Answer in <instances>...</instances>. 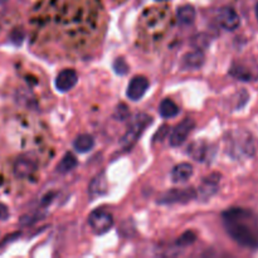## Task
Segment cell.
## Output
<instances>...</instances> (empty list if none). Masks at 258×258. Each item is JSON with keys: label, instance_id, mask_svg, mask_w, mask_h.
Wrapping results in <instances>:
<instances>
[{"label": "cell", "instance_id": "52a82bcc", "mask_svg": "<svg viewBox=\"0 0 258 258\" xmlns=\"http://www.w3.org/2000/svg\"><path fill=\"white\" fill-rule=\"evenodd\" d=\"M218 22L226 30H236L241 24V19H239L238 14L234 9L229 7L222 8L218 12Z\"/></svg>", "mask_w": 258, "mask_h": 258}, {"label": "cell", "instance_id": "4fadbf2b", "mask_svg": "<svg viewBox=\"0 0 258 258\" xmlns=\"http://www.w3.org/2000/svg\"><path fill=\"white\" fill-rule=\"evenodd\" d=\"M196 17V9L191 5H183L176 12V19H178L179 24L183 25V27H188V25L193 24Z\"/></svg>", "mask_w": 258, "mask_h": 258}, {"label": "cell", "instance_id": "5bb4252c", "mask_svg": "<svg viewBox=\"0 0 258 258\" xmlns=\"http://www.w3.org/2000/svg\"><path fill=\"white\" fill-rule=\"evenodd\" d=\"M209 146L207 145L204 141H196L190 145V148L188 149V153L194 160L197 161H204L208 156Z\"/></svg>", "mask_w": 258, "mask_h": 258}, {"label": "cell", "instance_id": "44dd1931", "mask_svg": "<svg viewBox=\"0 0 258 258\" xmlns=\"http://www.w3.org/2000/svg\"><path fill=\"white\" fill-rule=\"evenodd\" d=\"M168 136H169V126L163 125L160 128H159L158 133L154 135V143H156V141L161 143V141L165 140V138H168Z\"/></svg>", "mask_w": 258, "mask_h": 258}, {"label": "cell", "instance_id": "5b68a950", "mask_svg": "<svg viewBox=\"0 0 258 258\" xmlns=\"http://www.w3.org/2000/svg\"><path fill=\"white\" fill-rule=\"evenodd\" d=\"M194 126H196V121L193 118H185L181 122H179V125H176V127L174 128L171 135L169 136V143H170V145L180 146L181 144H184V141L186 140V138L191 133Z\"/></svg>", "mask_w": 258, "mask_h": 258}, {"label": "cell", "instance_id": "7c38bea8", "mask_svg": "<svg viewBox=\"0 0 258 258\" xmlns=\"http://www.w3.org/2000/svg\"><path fill=\"white\" fill-rule=\"evenodd\" d=\"M193 175V166L188 163H180L174 166L171 171V180L174 183H184L190 179Z\"/></svg>", "mask_w": 258, "mask_h": 258}, {"label": "cell", "instance_id": "6da1fadb", "mask_svg": "<svg viewBox=\"0 0 258 258\" xmlns=\"http://www.w3.org/2000/svg\"><path fill=\"white\" fill-rule=\"evenodd\" d=\"M249 212L244 209L236 208L226 212L223 214L224 227H226L227 233L231 236L234 242L246 248H257L258 238L248 227V224L244 222V219L248 218Z\"/></svg>", "mask_w": 258, "mask_h": 258}, {"label": "cell", "instance_id": "ac0fdd59", "mask_svg": "<svg viewBox=\"0 0 258 258\" xmlns=\"http://www.w3.org/2000/svg\"><path fill=\"white\" fill-rule=\"evenodd\" d=\"M106 186H107V184H106L103 175L96 176V179H93V181L91 183L90 193L92 194V196H100V194L106 193V190H107Z\"/></svg>", "mask_w": 258, "mask_h": 258}, {"label": "cell", "instance_id": "30bf717a", "mask_svg": "<svg viewBox=\"0 0 258 258\" xmlns=\"http://www.w3.org/2000/svg\"><path fill=\"white\" fill-rule=\"evenodd\" d=\"M219 181H221V175L219 174H212V175L207 176L202 183L199 191L203 198H211L213 194L217 193L219 188Z\"/></svg>", "mask_w": 258, "mask_h": 258}, {"label": "cell", "instance_id": "8992f818", "mask_svg": "<svg viewBox=\"0 0 258 258\" xmlns=\"http://www.w3.org/2000/svg\"><path fill=\"white\" fill-rule=\"evenodd\" d=\"M149 88V81L148 78L144 76H136L128 83L127 91H126V96L130 98L131 101H139Z\"/></svg>", "mask_w": 258, "mask_h": 258}, {"label": "cell", "instance_id": "7a4b0ae2", "mask_svg": "<svg viewBox=\"0 0 258 258\" xmlns=\"http://www.w3.org/2000/svg\"><path fill=\"white\" fill-rule=\"evenodd\" d=\"M151 123V117L146 113H139L130 122L127 131L121 140V146L123 149H131V146L138 141V139L143 135L146 126Z\"/></svg>", "mask_w": 258, "mask_h": 258}, {"label": "cell", "instance_id": "e0dca14e", "mask_svg": "<svg viewBox=\"0 0 258 258\" xmlns=\"http://www.w3.org/2000/svg\"><path fill=\"white\" fill-rule=\"evenodd\" d=\"M76 166H77V159H76L72 154L68 153L63 156V159L60 160V163L58 164L57 170L59 171V173L64 174V173H68V171L73 170Z\"/></svg>", "mask_w": 258, "mask_h": 258}, {"label": "cell", "instance_id": "7402d4cb", "mask_svg": "<svg viewBox=\"0 0 258 258\" xmlns=\"http://www.w3.org/2000/svg\"><path fill=\"white\" fill-rule=\"evenodd\" d=\"M113 67H115V71L118 73V75H125L128 70L127 64H126V62L122 59V58H118V59L115 62V64H113Z\"/></svg>", "mask_w": 258, "mask_h": 258}, {"label": "cell", "instance_id": "2e32d148", "mask_svg": "<svg viewBox=\"0 0 258 258\" xmlns=\"http://www.w3.org/2000/svg\"><path fill=\"white\" fill-rule=\"evenodd\" d=\"M159 112H160V115L164 118H170L178 115L179 107L176 106V103L174 101L165 98V100L161 101L160 106H159Z\"/></svg>", "mask_w": 258, "mask_h": 258}, {"label": "cell", "instance_id": "cb8c5ba5", "mask_svg": "<svg viewBox=\"0 0 258 258\" xmlns=\"http://www.w3.org/2000/svg\"><path fill=\"white\" fill-rule=\"evenodd\" d=\"M256 17H257V19H258V4H257V7H256Z\"/></svg>", "mask_w": 258, "mask_h": 258}, {"label": "cell", "instance_id": "277c9868", "mask_svg": "<svg viewBox=\"0 0 258 258\" xmlns=\"http://www.w3.org/2000/svg\"><path fill=\"white\" fill-rule=\"evenodd\" d=\"M197 197V193L194 189H173V190H169L166 193H164L163 196L159 198V203L160 204H183L188 203V202L193 201Z\"/></svg>", "mask_w": 258, "mask_h": 258}, {"label": "cell", "instance_id": "ffe728a7", "mask_svg": "<svg viewBox=\"0 0 258 258\" xmlns=\"http://www.w3.org/2000/svg\"><path fill=\"white\" fill-rule=\"evenodd\" d=\"M232 75L241 81H249L252 78V75L244 67H234L232 70Z\"/></svg>", "mask_w": 258, "mask_h": 258}, {"label": "cell", "instance_id": "484cf974", "mask_svg": "<svg viewBox=\"0 0 258 258\" xmlns=\"http://www.w3.org/2000/svg\"><path fill=\"white\" fill-rule=\"evenodd\" d=\"M158 2H165V0H158Z\"/></svg>", "mask_w": 258, "mask_h": 258}, {"label": "cell", "instance_id": "9c48e42d", "mask_svg": "<svg viewBox=\"0 0 258 258\" xmlns=\"http://www.w3.org/2000/svg\"><path fill=\"white\" fill-rule=\"evenodd\" d=\"M37 169V164L29 158H19L14 164V174L18 178H28Z\"/></svg>", "mask_w": 258, "mask_h": 258}, {"label": "cell", "instance_id": "d4e9b609", "mask_svg": "<svg viewBox=\"0 0 258 258\" xmlns=\"http://www.w3.org/2000/svg\"><path fill=\"white\" fill-rule=\"evenodd\" d=\"M5 2H7V0H0V4H4Z\"/></svg>", "mask_w": 258, "mask_h": 258}, {"label": "cell", "instance_id": "ba28073f", "mask_svg": "<svg viewBox=\"0 0 258 258\" xmlns=\"http://www.w3.org/2000/svg\"><path fill=\"white\" fill-rule=\"evenodd\" d=\"M77 81L78 77L75 70H63L58 73L55 78V88L59 92H67L75 87Z\"/></svg>", "mask_w": 258, "mask_h": 258}, {"label": "cell", "instance_id": "8fae6325", "mask_svg": "<svg viewBox=\"0 0 258 258\" xmlns=\"http://www.w3.org/2000/svg\"><path fill=\"white\" fill-rule=\"evenodd\" d=\"M204 54L202 50H194V52L186 53L181 60V66L184 70H198L204 64Z\"/></svg>", "mask_w": 258, "mask_h": 258}, {"label": "cell", "instance_id": "9a60e30c", "mask_svg": "<svg viewBox=\"0 0 258 258\" xmlns=\"http://www.w3.org/2000/svg\"><path fill=\"white\" fill-rule=\"evenodd\" d=\"M93 145H95V140L91 135H87V134H83V135H80L73 143V146H75L76 150L78 153H87V151L92 150Z\"/></svg>", "mask_w": 258, "mask_h": 258}, {"label": "cell", "instance_id": "3957f363", "mask_svg": "<svg viewBox=\"0 0 258 258\" xmlns=\"http://www.w3.org/2000/svg\"><path fill=\"white\" fill-rule=\"evenodd\" d=\"M88 224L96 234H105L113 226L112 214L102 208L93 211L88 217Z\"/></svg>", "mask_w": 258, "mask_h": 258}, {"label": "cell", "instance_id": "d6986e66", "mask_svg": "<svg viewBox=\"0 0 258 258\" xmlns=\"http://www.w3.org/2000/svg\"><path fill=\"white\" fill-rule=\"evenodd\" d=\"M197 239V236L194 232H185V233L181 234L180 237H179L178 242L176 243L179 244V246H189V244H191L193 242H196Z\"/></svg>", "mask_w": 258, "mask_h": 258}, {"label": "cell", "instance_id": "603a6c76", "mask_svg": "<svg viewBox=\"0 0 258 258\" xmlns=\"http://www.w3.org/2000/svg\"><path fill=\"white\" fill-rule=\"evenodd\" d=\"M8 217H9L8 208L5 206H2V204H0V219H7Z\"/></svg>", "mask_w": 258, "mask_h": 258}]
</instances>
